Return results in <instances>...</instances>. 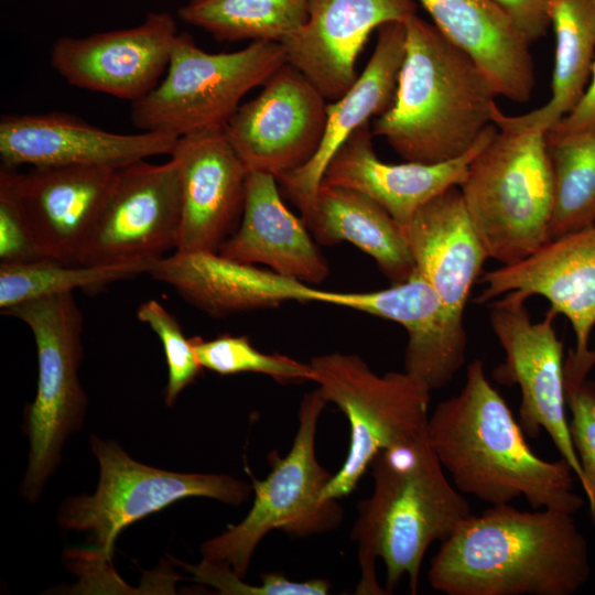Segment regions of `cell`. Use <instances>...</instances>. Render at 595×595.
Wrapping results in <instances>:
<instances>
[{"instance_id":"1","label":"cell","mask_w":595,"mask_h":595,"mask_svg":"<svg viewBox=\"0 0 595 595\" xmlns=\"http://www.w3.org/2000/svg\"><path fill=\"white\" fill-rule=\"evenodd\" d=\"M589 576L588 544L572 513L511 504L465 519L428 571L446 595H573Z\"/></svg>"},{"instance_id":"2","label":"cell","mask_w":595,"mask_h":595,"mask_svg":"<svg viewBox=\"0 0 595 595\" xmlns=\"http://www.w3.org/2000/svg\"><path fill=\"white\" fill-rule=\"evenodd\" d=\"M426 436L464 495L491 506L523 497L532 509L572 515L584 505L566 461H545L532 452L480 359L467 366L462 390L436 404L428 419Z\"/></svg>"},{"instance_id":"3","label":"cell","mask_w":595,"mask_h":595,"mask_svg":"<svg viewBox=\"0 0 595 595\" xmlns=\"http://www.w3.org/2000/svg\"><path fill=\"white\" fill-rule=\"evenodd\" d=\"M370 467L374 489L358 502L350 532L360 567L356 594H391L404 575L416 594L426 550L472 516L470 506L446 478L426 429L378 453Z\"/></svg>"},{"instance_id":"4","label":"cell","mask_w":595,"mask_h":595,"mask_svg":"<svg viewBox=\"0 0 595 595\" xmlns=\"http://www.w3.org/2000/svg\"><path fill=\"white\" fill-rule=\"evenodd\" d=\"M393 101L371 132L408 162L462 156L494 123L497 94L478 65L418 14L405 22Z\"/></svg>"},{"instance_id":"5","label":"cell","mask_w":595,"mask_h":595,"mask_svg":"<svg viewBox=\"0 0 595 595\" xmlns=\"http://www.w3.org/2000/svg\"><path fill=\"white\" fill-rule=\"evenodd\" d=\"M458 188L488 258L524 259L548 241L554 183L547 133L498 128Z\"/></svg>"},{"instance_id":"6","label":"cell","mask_w":595,"mask_h":595,"mask_svg":"<svg viewBox=\"0 0 595 595\" xmlns=\"http://www.w3.org/2000/svg\"><path fill=\"white\" fill-rule=\"evenodd\" d=\"M327 403L318 388L303 397L289 453L269 454L267 477H252L255 498L249 512L202 544L203 560L227 564L244 577L258 544L271 531L306 538L339 527L343 508L337 499L323 498L332 475L318 463L315 448L318 419Z\"/></svg>"},{"instance_id":"7","label":"cell","mask_w":595,"mask_h":595,"mask_svg":"<svg viewBox=\"0 0 595 595\" xmlns=\"http://www.w3.org/2000/svg\"><path fill=\"white\" fill-rule=\"evenodd\" d=\"M285 63L278 42L255 41L236 52L208 53L190 34L178 33L164 78L132 102V122L142 131L176 138L224 129L244 96Z\"/></svg>"},{"instance_id":"8","label":"cell","mask_w":595,"mask_h":595,"mask_svg":"<svg viewBox=\"0 0 595 595\" xmlns=\"http://www.w3.org/2000/svg\"><path fill=\"white\" fill-rule=\"evenodd\" d=\"M310 364L321 393L349 423L347 455L323 490L324 499L338 500L351 495L378 453L425 431L431 390L404 370L378 375L354 354H324Z\"/></svg>"},{"instance_id":"9","label":"cell","mask_w":595,"mask_h":595,"mask_svg":"<svg viewBox=\"0 0 595 595\" xmlns=\"http://www.w3.org/2000/svg\"><path fill=\"white\" fill-rule=\"evenodd\" d=\"M32 332L37 353V389L25 414L30 441L22 495L35 501L57 467L62 446L85 419L87 398L78 379L84 316L73 293L43 296L1 311Z\"/></svg>"},{"instance_id":"10","label":"cell","mask_w":595,"mask_h":595,"mask_svg":"<svg viewBox=\"0 0 595 595\" xmlns=\"http://www.w3.org/2000/svg\"><path fill=\"white\" fill-rule=\"evenodd\" d=\"M99 463L94 495L68 498L60 508L58 523L85 531L93 543L87 562L106 564L119 533L131 523L187 497H205L239 506L249 499L252 485L224 474L176 473L131 458L117 443L91 435Z\"/></svg>"},{"instance_id":"11","label":"cell","mask_w":595,"mask_h":595,"mask_svg":"<svg viewBox=\"0 0 595 595\" xmlns=\"http://www.w3.org/2000/svg\"><path fill=\"white\" fill-rule=\"evenodd\" d=\"M527 301L510 291L490 302V326L505 351L493 377L500 385L519 386V423L524 434L537 437L545 430L581 484L582 468L566 415L563 342L554 327L558 314L549 309L533 322Z\"/></svg>"},{"instance_id":"12","label":"cell","mask_w":595,"mask_h":595,"mask_svg":"<svg viewBox=\"0 0 595 595\" xmlns=\"http://www.w3.org/2000/svg\"><path fill=\"white\" fill-rule=\"evenodd\" d=\"M181 216L180 170L173 156L161 164L143 160L123 166L76 264L158 260L176 249Z\"/></svg>"},{"instance_id":"13","label":"cell","mask_w":595,"mask_h":595,"mask_svg":"<svg viewBox=\"0 0 595 595\" xmlns=\"http://www.w3.org/2000/svg\"><path fill=\"white\" fill-rule=\"evenodd\" d=\"M224 128L248 171L277 178L305 165L323 139L328 101L289 63Z\"/></svg>"},{"instance_id":"14","label":"cell","mask_w":595,"mask_h":595,"mask_svg":"<svg viewBox=\"0 0 595 595\" xmlns=\"http://www.w3.org/2000/svg\"><path fill=\"white\" fill-rule=\"evenodd\" d=\"M178 34L169 12H149L137 26L57 39L52 68L69 85L134 102L161 82Z\"/></svg>"},{"instance_id":"15","label":"cell","mask_w":595,"mask_h":595,"mask_svg":"<svg viewBox=\"0 0 595 595\" xmlns=\"http://www.w3.org/2000/svg\"><path fill=\"white\" fill-rule=\"evenodd\" d=\"M118 170L91 165L3 166L42 258L76 264L117 178Z\"/></svg>"},{"instance_id":"16","label":"cell","mask_w":595,"mask_h":595,"mask_svg":"<svg viewBox=\"0 0 595 595\" xmlns=\"http://www.w3.org/2000/svg\"><path fill=\"white\" fill-rule=\"evenodd\" d=\"M479 283L485 288L477 303L510 291L547 299L550 310L564 315L575 334V347L567 355L577 364L595 366V349L589 348L595 326V225L548 240L524 259L482 273Z\"/></svg>"},{"instance_id":"17","label":"cell","mask_w":595,"mask_h":595,"mask_svg":"<svg viewBox=\"0 0 595 595\" xmlns=\"http://www.w3.org/2000/svg\"><path fill=\"white\" fill-rule=\"evenodd\" d=\"M178 138L152 131L116 133L69 113L4 115L2 166L91 165L119 170L151 156L171 155Z\"/></svg>"},{"instance_id":"18","label":"cell","mask_w":595,"mask_h":595,"mask_svg":"<svg viewBox=\"0 0 595 595\" xmlns=\"http://www.w3.org/2000/svg\"><path fill=\"white\" fill-rule=\"evenodd\" d=\"M182 216L175 251L218 252L241 219L248 170L224 129L178 138Z\"/></svg>"},{"instance_id":"19","label":"cell","mask_w":595,"mask_h":595,"mask_svg":"<svg viewBox=\"0 0 595 595\" xmlns=\"http://www.w3.org/2000/svg\"><path fill=\"white\" fill-rule=\"evenodd\" d=\"M414 14L415 0H309L306 22L281 43L286 63L335 101L357 80L356 62L371 32Z\"/></svg>"},{"instance_id":"20","label":"cell","mask_w":595,"mask_h":595,"mask_svg":"<svg viewBox=\"0 0 595 595\" xmlns=\"http://www.w3.org/2000/svg\"><path fill=\"white\" fill-rule=\"evenodd\" d=\"M493 123L459 158L441 163L391 164L378 159L369 122L357 129L328 162L322 183L358 191L382 206L401 226L426 203L458 186L472 160L497 133Z\"/></svg>"},{"instance_id":"21","label":"cell","mask_w":595,"mask_h":595,"mask_svg":"<svg viewBox=\"0 0 595 595\" xmlns=\"http://www.w3.org/2000/svg\"><path fill=\"white\" fill-rule=\"evenodd\" d=\"M149 274L216 317L288 301L326 303L328 292L218 252L175 251L160 258Z\"/></svg>"},{"instance_id":"22","label":"cell","mask_w":595,"mask_h":595,"mask_svg":"<svg viewBox=\"0 0 595 595\" xmlns=\"http://www.w3.org/2000/svg\"><path fill=\"white\" fill-rule=\"evenodd\" d=\"M402 228L414 273L432 285L452 316L463 321L472 288L489 258L458 186L423 205Z\"/></svg>"},{"instance_id":"23","label":"cell","mask_w":595,"mask_h":595,"mask_svg":"<svg viewBox=\"0 0 595 595\" xmlns=\"http://www.w3.org/2000/svg\"><path fill=\"white\" fill-rule=\"evenodd\" d=\"M404 52V22L379 26L375 50L364 71L340 98L328 102L323 139L314 156L302 167L277 178L301 214L313 203L335 152L357 129L391 106Z\"/></svg>"},{"instance_id":"24","label":"cell","mask_w":595,"mask_h":595,"mask_svg":"<svg viewBox=\"0 0 595 595\" xmlns=\"http://www.w3.org/2000/svg\"><path fill=\"white\" fill-rule=\"evenodd\" d=\"M277 177L248 171L245 205L235 232L218 253L244 263H261L305 283H321L327 261L314 245L303 220L284 205Z\"/></svg>"},{"instance_id":"25","label":"cell","mask_w":595,"mask_h":595,"mask_svg":"<svg viewBox=\"0 0 595 595\" xmlns=\"http://www.w3.org/2000/svg\"><path fill=\"white\" fill-rule=\"evenodd\" d=\"M433 24L478 65L495 89L518 104L534 87L530 44L496 0H418Z\"/></svg>"},{"instance_id":"26","label":"cell","mask_w":595,"mask_h":595,"mask_svg":"<svg viewBox=\"0 0 595 595\" xmlns=\"http://www.w3.org/2000/svg\"><path fill=\"white\" fill-rule=\"evenodd\" d=\"M302 220L325 246L348 241L370 256L392 284L414 273V261L402 226L369 196L321 183Z\"/></svg>"},{"instance_id":"27","label":"cell","mask_w":595,"mask_h":595,"mask_svg":"<svg viewBox=\"0 0 595 595\" xmlns=\"http://www.w3.org/2000/svg\"><path fill=\"white\" fill-rule=\"evenodd\" d=\"M555 34L551 97L530 112L508 116L497 106L494 123L499 129L548 132L582 99L595 61V0H555L551 10Z\"/></svg>"},{"instance_id":"28","label":"cell","mask_w":595,"mask_h":595,"mask_svg":"<svg viewBox=\"0 0 595 595\" xmlns=\"http://www.w3.org/2000/svg\"><path fill=\"white\" fill-rule=\"evenodd\" d=\"M178 17L218 41L283 43L306 22L309 0H199L180 8Z\"/></svg>"},{"instance_id":"29","label":"cell","mask_w":595,"mask_h":595,"mask_svg":"<svg viewBox=\"0 0 595 595\" xmlns=\"http://www.w3.org/2000/svg\"><path fill=\"white\" fill-rule=\"evenodd\" d=\"M554 194L548 240L595 225V127L547 134Z\"/></svg>"},{"instance_id":"30","label":"cell","mask_w":595,"mask_h":595,"mask_svg":"<svg viewBox=\"0 0 595 595\" xmlns=\"http://www.w3.org/2000/svg\"><path fill=\"white\" fill-rule=\"evenodd\" d=\"M159 260V259H158ZM158 260H132L108 264H69L48 258L0 263V309L47 295L96 290L149 273Z\"/></svg>"},{"instance_id":"31","label":"cell","mask_w":595,"mask_h":595,"mask_svg":"<svg viewBox=\"0 0 595 595\" xmlns=\"http://www.w3.org/2000/svg\"><path fill=\"white\" fill-rule=\"evenodd\" d=\"M202 368L219 375L256 372L278 382L314 381L311 364L281 354H266L245 336L220 335L214 339L191 338Z\"/></svg>"},{"instance_id":"32","label":"cell","mask_w":595,"mask_h":595,"mask_svg":"<svg viewBox=\"0 0 595 595\" xmlns=\"http://www.w3.org/2000/svg\"><path fill=\"white\" fill-rule=\"evenodd\" d=\"M589 370L565 358L564 380L572 441L582 468L581 486L595 519V382Z\"/></svg>"},{"instance_id":"33","label":"cell","mask_w":595,"mask_h":595,"mask_svg":"<svg viewBox=\"0 0 595 595\" xmlns=\"http://www.w3.org/2000/svg\"><path fill=\"white\" fill-rule=\"evenodd\" d=\"M137 318L147 324L159 337L164 349L167 365V383L164 402L172 407L180 393L202 371L191 339H187L173 314L159 301L151 299L137 310Z\"/></svg>"},{"instance_id":"34","label":"cell","mask_w":595,"mask_h":595,"mask_svg":"<svg viewBox=\"0 0 595 595\" xmlns=\"http://www.w3.org/2000/svg\"><path fill=\"white\" fill-rule=\"evenodd\" d=\"M195 580L215 587L220 594L234 595H325L332 584L327 580L292 581L281 573H263L259 585L241 582L229 565L203 560L197 565H185Z\"/></svg>"},{"instance_id":"35","label":"cell","mask_w":595,"mask_h":595,"mask_svg":"<svg viewBox=\"0 0 595 595\" xmlns=\"http://www.w3.org/2000/svg\"><path fill=\"white\" fill-rule=\"evenodd\" d=\"M42 258L10 186L0 180V263Z\"/></svg>"},{"instance_id":"36","label":"cell","mask_w":595,"mask_h":595,"mask_svg":"<svg viewBox=\"0 0 595 595\" xmlns=\"http://www.w3.org/2000/svg\"><path fill=\"white\" fill-rule=\"evenodd\" d=\"M531 45L543 37L551 25L555 0H496Z\"/></svg>"},{"instance_id":"37","label":"cell","mask_w":595,"mask_h":595,"mask_svg":"<svg viewBox=\"0 0 595 595\" xmlns=\"http://www.w3.org/2000/svg\"><path fill=\"white\" fill-rule=\"evenodd\" d=\"M595 127V61L589 84L577 106L547 134L564 136Z\"/></svg>"},{"instance_id":"38","label":"cell","mask_w":595,"mask_h":595,"mask_svg":"<svg viewBox=\"0 0 595 595\" xmlns=\"http://www.w3.org/2000/svg\"><path fill=\"white\" fill-rule=\"evenodd\" d=\"M194 1H199V0H187V2H194Z\"/></svg>"}]
</instances>
